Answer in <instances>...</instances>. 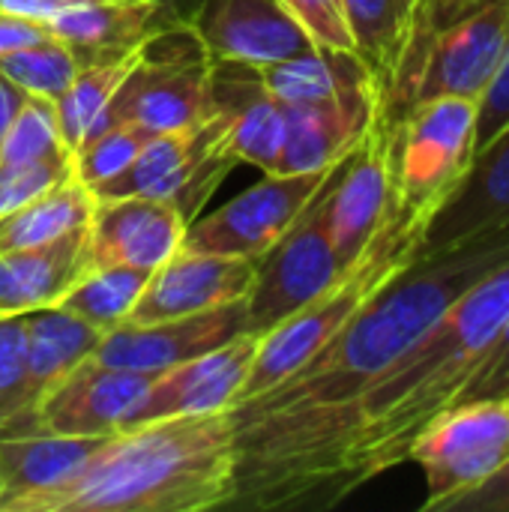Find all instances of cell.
I'll return each instance as SVG.
<instances>
[{"label": "cell", "mask_w": 509, "mask_h": 512, "mask_svg": "<svg viewBox=\"0 0 509 512\" xmlns=\"http://www.w3.org/2000/svg\"><path fill=\"white\" fill-rule=\"evenodd\" d=\"M509 261V228L414 258L315 354L228 408L237 480L228 507L330 510L369 387L486 273Z\"/></svg>", "instance_id": "obj_1"}, {"label": "cell", "mask_w": 509, "mask_h": 512, "mask_svg": "<svg viewBox=\"0 0 509 512\" xmlns=\"http://www.w3.org/2000/svg\"><path fill=\"white\" fill-rule=\"evenodd\" d=\"M509 318V261L474 282L363 396L339 498L408 465L420 432L453 408Z\"/></svg>", "instance_id": "obj_2"}, {"label": "cell", "mask_w": 509, "mask_h": 512, "mask_svg": "<svg viewBox=\"0 0 509 512\" xmlns=\"http://www.w3.org/2000/svg\"><path fill=\"white\" fill-rule=\"evenodd\" d=\"M231 414H180L111 432L75 480L36 512H204L234 498Z\"/></svg>", "instance_id": "obj_3"}, {"label": "cell", "mask_w": 509, "mask_h": 512, "mask_svg": "<svg viewBox=\"0 0 509 512\" xmlns=\"http://www.w3.org/2000/svg\"><path fill=\"white\" fill-rule=\"evenodd\" d=\"M509 39V0H423V12L399 75L378 105L387 123L438 96L480 99Z\"/></svg>", "instance_id": "obj_4"}, {"label": "cell", "mask_w": 509, "mask_h": 512, "mask_svg": "<svg viewBox=\"0 0 509 512\" xmlns=\"http://www.w3.org/2000/svg\"><path fill=\"white\" fill-rule=\"evenodd\" d=\"M423 231V222H414L393 207L363 255L315 303L258 339V351L237 402L282 381L309 354H315L369 297H375L417 258Z\"/></svg>", "instance_id": "obj_5"}, {"label": "cell", "mask_w": 509, "mask_h": 512, "mask_svg": "<svg viewBox=\"0 0 509 512\" xmlns=\"http://www.w3.org/2000/svg\"><path fill=\"white\" fill-rule=\"evenodd\" d=\"M210 72H213V57L195 39L189 24L162 30L147 42L138 63L123 78L108 111L96 123L90 141L102 129L120 120L138 123L150 132L201 126L204 120L213 117Z\"/></svg>", "instance_id": "obj_6"}, {"label": "cell", "mask_w": 509, "mask_h": 512, "mask_svg": "<svg viewBox=\"0 0 509 512\" xmlns=\"http://www.w3.org/2000/svg\"><path fill=\"white\" fill-rule=\"evenodd\" d=\"M477 138V102L438 96L393 123V207L429 225L465 177Z\"/></svg>", "instance_id": "obj_7"}, {"label": "cell", "mask_w": 509, "mask_h": 512, "mask_svg": "<svg viewBox=\"0 0 509 512\" xmlns=\"http://www.w3.org/2000/svg\"><path fill=\"white\" fill-rule=\"evenodd\" d=\"M408 462L426 477V512H447L509 462V399H468L435 417Z\"/></svg>", "instance_id": "obj_8"}, {"label": "cell", "mask_w": 509, "mask_h": 512, "mask_svg": "<svg viewBox=\"0 0 509 512\" xmlns=\"http://www.w3.org/2000/svg\"><path fill=\"white\" fill-rule=\"evenodd\" d=\"M342 162L336 165L330 180L321 186V192L312 198V204L303 210V216L291 225V231L270 252L258 258L255 282L246 294V330L249 333L264 336L273 327L285 324L288 318L303 312L309 303H315L348 270L333 246V237L324 219L327 192Z\"/></svg>", "instance_id": "obj_9"}, {"label": "cell", "mask_w": 509, "mask_h": 512, "mask_svg": "<svg viewBox=\"0 0 509 512\" xmlns=\"http://www.w3.org/2000/svg\"><path fill=\"white\" fill-rule=\"evenodd\" d=\"M339 162L321 171L267 174L219 210L195 216L186 225L180 249L258 261L291 231V225L303 216V210L312 204V198L321 192Z\"/></svg>", "instance_id": "obj_10"}, {"label": "cell", "mask_w": 509, "mask_h": 512, "mask_svg": "<svg viewBox=\"0 0 509 512\" xmlns=\"http://www.w3.org/2000/svg\"><path fill=\"white\" fill-rule=\"evenodd\" d=\"M393 198V123L375 114L366 135L345 156L324 204V219L345 267L363 255L375 231L384 225Z\"/></svg>", "instance_id": "obj_11"}, {"label": "cell", "mask_w": 509, "mask_h": 512, "mask_svg": "<svg viewBox=\"0 0 509 512\" xmlns=\"http://www.w3.org/2000/svg\"><path fill=\"white\" fill-rule=\"evenodd\" d=\"M189 27L213 60L255 69L318 48L282 0H201Z\"/></svg>", "instance_id": "obj_12"}, {"label": "cell", "mask_w": 509, "mask_h": 512, "mask_svg": "<svg viewBox=\"0 0 509 512\" xmlns=\"http://www.w3.org/2000/svg\"><path fill=\"white\" fill-rule=\"evenodd\" d=\"M246 330V300H234L207 312L153 321V324H120L108 330L93 351V360L132 369V372H165L189 363L207 351L222 348Z\"/></svg>", "instance_id": "obj_13"}, {"label": "cell", "mask_w": 509, "mask_h": 512, "mask_svg": "<svg viewBox=\"0 0 509 512\" xmlns=\"http://www.w3.org/2000/svg\"><path fill=\"white\" fill-rule=\"evenodd\" d=\"M258 339V333H240L216 351L159 372L150 381L147 393L126 414L120 429H135L180 414H207L231 408L252 369Z\"/></svg>", "instance_id": "obj_14"}, {"label": "cell", "mask_w": 509, "mask_h": 512, "mask_svg": "<svg viewBox=\"0 0 509 512\" xmlns=\"http://www.w3.org/2000/svg\"><path fill=\"white\" fill-rule=\"evenodd\" d=\"M186 219L171 201L126 195L93 198L87 222V264L90 267H138L156 270L183 246Z\"/></svg>", "instance_id": "obj_15"}, {"label": "cell", "mask_w": 509, "mask_h": 512, "mask_svg": "<svg viewBox=\"0 0 509 512\" xmlns=\"http://www.w3.org/2000/svg\"><path fill=\"white\" fill-rule=\"evenodd\" d=\"M258 261L207 255V252H174L162 267H156L135 300L123 324H153L171 321L195 312H207L234 300H246L255 282Z\"/></svg>", "instance_id": "obj_16"}, {"label": "cell", "mask_w": 509, "mask_h": 512, "mask_svg": "<svg viewBox=\"0 0 509 512\" xmlns=\"http://www.w3.org/2000/svg\"><path fill=\"white\" fill-rule=\"evenodd\" d=\"M509 228V123L471 156L441 210L429 219L417 258L441 255Z\"/></svg>", "instance_id": "obj_17"}, {"label": "cell", "mask_w": 509, "mask_h": 512, "mask_svg": "<svg viewBox=\"0 0 509 512\" xmlns=\"http://www.w3.org/2000/svg\"><path fill=\"white\" fill-rule=\"evenodd\" d=\"M159 372L117 369L99 360L75 366L36 408V429L51 435H108L120 432L126 414L147 393Z\"/></svg>", "instance_id": "obj_18"}, {"label": "cell", "mask_w": 509, "mask_h": 512, "mask_svg": "<svg viewBox=\"0 0 509 512\" xmlns=\"http://www.w3.org/2000/svg\"><path fill=\"white\" fill-rule=\"evenodd\" d=\"M213 111L225 120V141L237 162L276 171L285 144V105L261 84L255 66L213 60Z\"/></svg>", "instance_id": "obj_19"}, {"label": "cell", "mask_w": 509, "mask_h": 512, "mask_svg": "<svg viewBox=\"0 0 509 512\" xmlns=\"http://www.w3.org/2000/svg\"><path fill=\"white\" fill-rule=\"evenodd\" d=\"M381 96L375 87H360L327 102L285 105V144L273 174L321 171L357 147L375 120Z\"/></svg>", "instance_id": "obj_20"}, {"label": "cell", "mask_w": 509, "mask_h": 512, "mask_svg": "<svg viewBox=\"0 0 509 512\" xmlns=\"http://www.w3.org/2000/svg\"><path fill=\"white\" fill-rule=\"evenodd\" d=\"M108 435L36 432L0 438V512L39 510L48 495L81 474Z\"/></svg>", "instance_id": "obj_21"}, {"label": "cell", "mask_w": 509, "mask_h": 512, "mask_svg": "<svg viewBox=\"0 0 509 512\" xmlns=\"http://www.w3.org/2000/svg\"><path fill=\"white\" fill-rule=\"evenodd\" d=\"M177 21L150 0H81L48 21L51 36L66 42L81 66L144 48Z\"/></svg>", "instance_id": "obj_22"}, {"label": "cell", "mask_w": 509, "mask_h": 512, "mask_svg": "<svg viewBox=\"0 0 509 512\" xmlns=\"http://www.w3.org/2000/svg\"><path fill=\"white\" fill-rule=\"evenodd\" d=\"M87 270V225L33 249L0 252V315L57 306Z\"/></svg>", "instance_id": "obj_23"}, {"label": "cell", "mask_w": 509, "mask_h": 512, "mask_svg": "<svg viewBox=\"0 0 509 512\" xmlns=\"http://www.w3.org/2000/svg\"><path fill=\"white\" fill-rule=\"evenodd\" d=\"M342 9L354 54L363 60L384 99L417 30L423 0H342Z\"/></svg>", "instance_id": "obj_24"}, {"label": "cell", "mask_w": 509, "mask_h": 512, "mask_svg": "<svg viewBox=\"0 0 509 512\" xmlns=\"http://www.w3.org/2000/svg\"><path fill=\"white\" fill-rule=\"evenodd\" d=\"M102 330L81 321L78 315L45 306L24 315V342H27V369L36 408L45 393H51L75 366L93 357L102 342Z\"/></svg>", "instance_id": "obj_25"}, {"label": "cell", "mask_w": 509, "mask_h": 512, "mask_svg": "<svg viewBox=\"0 0 509 512\" xmlns=\"http://www.w3.org/2000/svg\"><path fill=\"white\" fill-rule=\"evenodd\" d=\"M258 75H261V84L282 105L327 102L360 87H375L369 69L354 51L321 48V45L309 54L261 66Z\"/></svg>", "instance_id": "obj_26"}, {"label": "cell", "mask_w": 509, "mask_h": 512, "mask_svg": "<svg viewBox=\"0 0 509 512\" xmlns=\"http://www.w3.org/2000/svg\"><path fill=\"white\" fill-rule=\"evenodd\" d=\"M93 213V195L84 183L63 180L60 186L36 195L24 207L0 216V252L15 249H33L42 243H51L81 225L90 222Z\"/></svg>", "instance_id": "obj_27"}, {"label": "cell", "mask_w": 509, "mask_h": 512, "mask_svg": "<svg viewBox=\"0 0 509 512\" xmlns=\"http://www.w3.org/2000/svg\"><path fill=\"white\" fill-rule=\"evenodd\" d=\"M147 48V45H144ZM129 51L123 57H111V60H99V63H87L78 69L75 81L69 84V90L54 102L57 111V123H60V135L66 150L72 153V159L78 156V150L90 141L96 123L102 120V114L108 111L114 93L120 90L123 78L132 72V66L138 63L141 51Z\"/></svg>", "instance_id": "obj_28"}, {"label": "cell", "mask_w": 509, "mask_h": 512, "mask_svg": "<svg viewBox=\"0 0 509 512\" xmlns=\"http://www.w3.org/2000/svg\"><path fill=\"white\" fill-rule=\"evenodd\" d=\"M147 279L150 270H138V267H123V264L90 267L87 273L78 276V282L66 291V297L57 306L108 333L129 318Z\"/></svg>", "instance_id": "obj_29"}, {"label": "cell", "mask_w": 509, "mask_h": 512, "mask_svg": "<svg viewBox=\"0 0 509 512\" xmlns=\"http://www.w3.org/2000/svg\"><path fill=\"white\" fill-rule=\"evenodd\" d=\"M207 123V120H204ZM201 126L192 129H174V132H156L138 156L129 162L126 171L111 177L108 183L90 189L93 198H126V195H147V198H165L171 177L186 165V159L198 147Z\"/></svg>", "instance_id": "obj_30"}, {"label": "cell", "mask_w": 509, "mask_h": 512, "mask_svg": "<svg viewBox=\"0 0 509 512\" xmlns=\"http://www.w3.org/2000/svg\"><path fill=\"white\" fill-rule=\"evenodd\" d=\"M36 432V396L27 369L24 315H0V438Z\"/></svg>", "instance_id": "obj_31"}, {"label": "cell", "mask_w": 509, "mask_h": 512, "mask_svg": "<svg viewBox=\"0 0 509 512\" xmlns=\"http://www.w3.org/2000/svg\"><path fill=\"white\" fill-rule=\"evenodd\" d=\"M78 69H81L78 57L57 36H45L24 48L0 54V72L24 93L48 102H57L69 90Z\"/></svg>", "instance_id": "obj_32"}, {"label": "cell", "mask_w": 509, "mask_h": 512, "mask_svg": "<svg viewBox=\"0 0 509 512\" xmlns=\"http://www.w3.org/2000/svg\"><path fill=\"white\" fill-rule=\"evenodd\" d=\"M57 156H72V153L63 144L54 102L27 93L3 138L0 162H33V159H57Z\"/></svg>", "instance_id": "obj_33"}, {"label": "cell", "mask_w": 509, "mask_h": 512, "mask_svg": "<svg viewBox=\"0 0 509 512\" xmlns=\"http://www.w3.org/2000/svg\"><path fill=\"white\" fill-rule=\"evenodd\" d=\"M156 132L120 120L111 123L108 129H102L75 159H72V174L78 183H84L87 189H96L102 183H108L111 177H117L120 171L129 168V162L138 156V150L153 138Z\"/></svg>", "instance_id": "obj_34"}, {"label": "cell", "mask_w": 509, "mask_h": 512, "mask_svg": "<svg viewBox=\"0 0 509 512\" xmlns=\"http://www.w3.org/2000/svg\"><path fill=\"white\" fill-rule=\"evenodd\" d=\"M72 177V156L33 159V162H0V216L24 207L36 195L60 186Z\"/></svg>", "instance_id": "obj_35"}, {"label": "cell", "mask_w": 509, "mask_h": 512, "mask_svg": "<svg viewBox=\"0 0 509 512\" xmlns=\"http://www.w3.org/2000/svg\"><path fill=\"white\" fill-rule=\"evenodd\" d=\"M282 6L303 24V30L321 48L354 51L342 0H282Z\"/></svg>", "instance_id": "obj_36"}, {"label": "cell", "mask_w": 509, "mask_h": 512, "mask_svg": "<svg viewBox=\"0 0 509 512\" xmlns=\"http://www.w3.org/2000/svg\"><path fill=\"white\" fill-rule=\"evenodd\" d=\"M468 399H509V318L459 396V402Z\"/></svg>", "instance_id": "obj_37"}, {"label": "cell", "mask_w": 509, "mask_h": 512, "mask_svg": "<svg viewBox=\"0 0 509 512\" xmlns=\"http://www.w3.org/2000/svg\"><path fill=\"white\" fill-rule=\"evenodd\" d=\"M509 123V39L504 48V57L489 81V87L483 90V96L477 99V138H474V153L480 147H486L504 126Z\"/></svg>", "instance_id": "obj_38"}, {"label": "cell", "mask_w": 509, "mask_h": 512, "mask_svg": "<svg viewBox=\"0 0 509 512\" xmlns=\"http://www.w3.org/2000/svg\"><path fill=\"white\" fill-rule=\"evenodd\" d=\"M447 512H509V462L480 489L459 498Z\"/></svg>", "instance_id": "obj_39"}, {"label": "cell", "mask_w": 509, "mask_h": 512, "mask_svg": "<svg viewBox=\"0 0 509 512\" xmlns=\"http://www.w3.org/2000/svg\"><path fill=\"white\" fill-rule=\"evenodd\" d=\"M45 36H51V30H48L45 21H36V18H27V15H15V12H3L0 9V54L15 51V48H24V45L39 42Z\"/></svg>", "instance_id": "obj_40"}, {"label": "cell", "mask_w": 509, "mask_h": 512, "mask_svg": "<svg viewBox=\"0 0 509 512\" xmlns=\"http://www.w3.org/2000/svg\"><path fill=\"white\" fill-rule=\"evenodd\" d=\"M81 0H0V9L3 12H15V15H27V18H36V21H51L57 12L75 6Z\"/></svg>", "instance_id": "obj_41"}, {"label": "cell", "mask_w": 509, "mask_h": 512, "mask_svg": "<svg viewBox=\"0 0 509 512\" xmlns=\"http://www.w3.org/2000/svg\"><path fill=\"white\" fill-rule=\"evenodd\" d=\"M24 96H27V93H24L21 87H15V84L0 72V147H3V138H6L9 126H12V117H15V111L21 108Z\"/></svg>", "instance_id": "obj_42"}, {"label": "cell", "mask_w": 509, "mask_h": 512, "mask_svg": "<svg viewBox=\"0 0 509 512\" xmlns=\"http://www.w3.org/2000/svg\"><path fill=\"white\" fill-rule=\"evenodd\" d=\"M150 3H159L177 24H192V15L201 0H150Z\"/></svg>", "instance_id": "obj_43"}, {"label": "cell", "mask_w": 509, "mask_h": 512, "mask_svg": "<svg viewBox=\"0 0 509 512\" xmlns=\"http://www.w3.org/2000/svg\"><path fill=\"white\" fill-rule=\"evenodd\" d=\"M447 3H456V6H462V3H480V0H447Z\"/></svg>", "instance_id": "obj_44"}]
</instances>
